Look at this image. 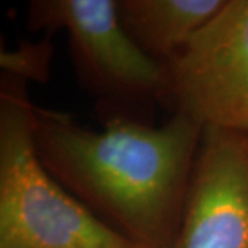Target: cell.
Returning <instances> with one entry per match:
<instances>
[{
	"mask_svg": "<svg viewBox=\"0 0 248 248\" xmlns=\"http://www.w3.org/2000/svg\"><path fill=\"white\" fill-rule=\"evenodd\" d=\"M204 125L177 110L160 127L110 119L101 131L35 107L39 159L60 185L134 248H172Z\"/></svg>",
	"mask_w": 248,
	"mask_h": 248,
	"instance_id": "1",
	"label": "cell"
},
{
	"mask_svg": "<svg viewBox=\"0 0 248 248\" xmlns=\"http://www.w3.org/2000/svg\"><path fill=\"white\" fill-rule=\"evenodd\" d=\"M0 237L31 248H134L46 170L27 80L13 75L0 91Z\"/></svg>",
	"mask_w": 248,
	"mask_h": 248,
	"instance_id": "2",
	"label": "cell"
},
{
	"mask_svg": "<svg viewBox=\"0 0 248 248\" xmlns=\"http://www.w3.org/2000/svg\"><path fill=\"white\" fill-rule=\"evenodd\" d=\"M164 65L177 110L248 137V0H226Z\"/></svg>",
	"mask_w": 248,
	"mask_h": 248,
	"instance_id": "3",
	"label": "cell"
},
{
	"mask_svg": "<svg viewBox=\"0 0 248 248\" xmlns=\"http://www.w3.org/2000/svg\"><path fill=\"white\" fill-rule=\"evenodd\" d=\"M31 29H65L84 78L105 93L151 95L167 91L163 62L143 53L120 22L115 0H35Z\"/></svg>",
	"mask_w": 248,
	"mask_h": 248,
	"instance_id": "4",
	"label": "cell"
},
{
	"mask_svg": "<svg viewBox=\"0 0 248 248\" xmlns=\"http://www.w3.org/2000/svg\"><path fill=\"white\" fill-rule=\"evenodd\" d=\"M172 248H248V137L204 127Z\"/></svg>",
	"mask_w": 248,
	"mask_h": 248,
	"instance_id": "5",
	"label": "cell"
},
{
	"mask_svg": "<svg viewBox=\"0 0 248 248\" xmlns=\"http://www.w3.org/2000/svg\"><path fill=\"white\" fill-rule=\"evenodd\" d=\"M226 0H116L127 33L156 61L169 62L203 29Z\"/></svg>",
	"mask_w": 248,
	"mask_h": 248,
	"instance_id": "6",
	"label": "cell"
},
{
	"mask_svg": "<svg viewBox=\"0 0 248 248\" xmlns=\"http://www.w3.org/2000/svg\"><path fill=\"white\" fill-rule=\"evenodd\" d=\"M53 46L48 37L40 43H27L16 51H1V66L21 79L46 80L50 71Z\"/></svg>",
	"mask_w": 248,
	"mask_h": 248,
	"instance_id": "7",
	"label": "cell"
},
{
	"mask_svg": "<svg viewBox=\"0 0 248 248\" xmlns=\"http://www.w3.org/2000/svg\"><path fill=\"white\" fill-rule=\"evenodd\" d=\"M0 248H31L25 246L24 243L17 241L10 237H0Z\"/></svg>",
	"mask_w": 248,
	"mask_h": 248,
	"instance_id": "8",
	"label": "cell"
}]
</instances>
